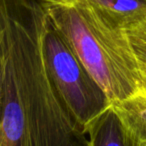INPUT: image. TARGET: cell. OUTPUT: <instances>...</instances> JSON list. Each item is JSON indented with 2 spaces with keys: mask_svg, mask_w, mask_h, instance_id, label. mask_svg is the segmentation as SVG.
Segmentation results:
<instances>
[{
  "mask_svg": "<svg viewBox=\"0 0 146 146\" xmlns=\"http://www.w3.org/2000/svg\"><path fill=\"white\" fill-rule=\"evenodd\" d=\"M44 0H0L5 101L0 146H90L52 83L42 54Z\"/></svg>",
  "mask_w": 146,
  "mask_h": 146,
  "instance_id": "obj_1",
  "label": "cell"
},
{
  "mask_svg": "<svg viewBox=\"0 0 146 146\" xmlns=\"http://www.w3.org/2000/svg\"><path fill=\"white\" fill-rule=\"evenodd\" d=\"M90 146H136L111 105L85 126Z\"/></svg>",
  "mask_w": 146,
  "mask_h": 146,
  "instance_id": "obj_6",
  "label": "cell"
},
{
  "mask_svg": "<svg viewBox=\"0 0 146 146\" xmlns=\"http://www.w3.org/2000/svg\"><path fill=\"white\" fill-rule=\"evenodd\" d=\"M41 47L51 81L71 112L85 127L111 105L110 100L48 15Z\"/></svg>",
  "mask_w": 146,
  "mask_h": 146,
  "instance_id": "obj_3",
  "label": "cell"
},
{
  "mask_svg": "<svg viewBox=\"0 0 146 146\" xmlns=\"http://www.w3.org/2000/svg\"><path fill=\"white\" fill-rule=\"evenodd\" d=\"M107 26L127 30L146 21V0H80Z\"/></svg>",
  "mask_w": 146,
  "mask_h": 146,
  "instance_id": "obj_4",
  "label": "cell"
},
{
  "mask_svg": "<svg viewBox=\"0 0 146 146\" xmlns=\"http://www.w3.org/2000/svg\"><path fill=\"white\" fill-rule=\"evenodd\" d=\"M52 24L64 36L110 103L143 88L137 60L125 30L104 24L80 0H44Z\"/></svg>",
  "mask_w": 146,
  "mask_h": 146,
  "instance_id": "obj_2",
  "label": "cell"
},
{
  "mask_svg": "<svg viewBox=\"0 0 146 146\" xmlns=\"http://www.w3.org/2000/svg\"><path fill=\"white\" fill-rule=\"evenodd\" d=\"M137 60L143 88L146 91V21L125 30Z\"/></svg>",
  "mask_w": 146,
  "mask_h": 146,
  "instance_id": "obj_7",
  "label": "cell"
},
{
  "mask_svg": "<svg viewBox=\"0 0 146 146\" xmlns=\"http://www.w3.org/2000/svg\"><path fill=\"white\" fill-rule=\"evenodd\" d=\"M5 101V70L2 56H0V123L2 120Z\"/></svg>",
  "mask_w": 146,
  "mask_h": 146,
  "instance_id": "obj_8",
  "label": "cell"
},
{
  "mask_svg": "<svg viewBox=\"0 0 146 146\" xmlns=\"http://www.w3.org/2000/svg\"><path fill=\"white\" fill-rule=\"evenodd\" d=\"M2 39H3V32L1 26H0V56H1V49H2Z\"/></svg>",
  "mask_w": 146,
  "mask_h": 146,
  "instance_id": "obj_9",
  "label": "cell"
},
{
  "mask_svg": "<svg viewBox=\"0 0 146 146\" xmlns=\"http://www.w3.org/2000/svg\"><path fill=\"white\" fill-rule=\"evenodd\" d=\"M116 115L136 146H146V91L111 103Z\"/></svg>",
  "mask_w": 146,
  "mask_h": 146,
  "instance_id": "obj_5",
  "label": "cell"
}]
</instances>
